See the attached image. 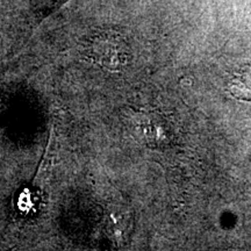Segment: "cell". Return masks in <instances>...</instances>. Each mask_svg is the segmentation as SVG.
I'll return each mask as SVG.
<instances>
[{
    "instance_id": "1",
    "label": "cell",
    "mask_w": 251,
    "mask_h": 251,
    "mask_svg": "<svg viewBox=\"0 0 251 251\" xmlns=\"http://www.w3.org/2000/svg\"><path fill=\"white\" fill-rule=\"evenodd\" d=\"M135 139L151 148H161L170 143L172 133L169 122L156 114H141L135 121H128Z\"/></svg>"
},
{
    "instance_id": "2",
    "label": "cell",
    "mask_w": 251,
    "mask_h": 251,
    "mask_svg": "<svg viewBox=\"0 0 251 251\" xmlns=\"http://www.w3.org/2000/svg\"><path fill=\"white\" fill-rule=\"evenodd\" d=\"M229 89L240 101L251 102V59L234 72L229 80Z\"/></svg>"
},
{
    "instance_id": "3",
    "label": "cell",
    "mask_w": 251,
    "mask_h": 251,
    "mask_svg": "<svg viewBox=\"0 0 251 251\" xmlns=\"http://www.w3.org/2000/svg\"><path fill=\"white\" fill-rule=\"evenodd\" d=\"M68 1L69 0H33L34 18L41 23Z\"/></svg>"
}]
</instances>
